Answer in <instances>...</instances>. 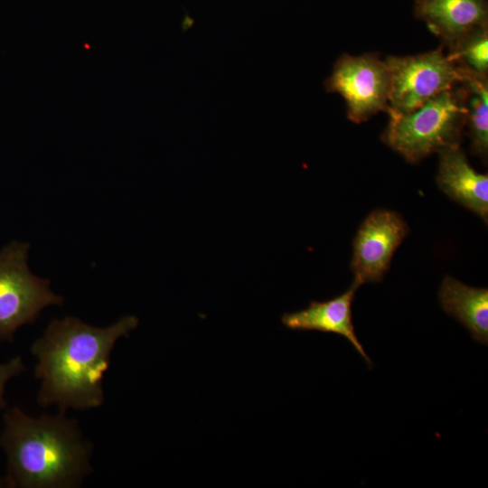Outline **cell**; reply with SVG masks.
Returning a JSON list of instances; mask_svg holds the SVG:
<instances>
[{
    "mask_svg": "<svg viewBox=\"0 0 488 488\" xmlns=\"http://www.w3.org/2000/svg\"><path fill=\"white\" fill-rule=\"evenodd\" d=\"M138 325L125 315L107 327L90 325L79 317L52 319L31 346L36 359V396L42 408L89 410L105 401L103 380L116 343Z\"/></svg>",
    "mask_w": 488,
    "mask_h": 488,
    "instance_id": "cell-1",
    "label": "cell"
},
{
    "mask_svg": "<svg viewBox=\"0 0 488 488\" xmlns=\"http://www.w3.org/2000/svg\"><path fill=\"white\" fill-rule=\"evenodd\" d=\"M0 445L9 487L77 488L93 472L92 444L62 412L32 417L13 407L5 413Z\"/></svg>",
    "mask_w": 488,
    "mask_h": 488,
    "instance_id": "cell-2",
    "label": "cell"
},
{
    "mask_svg": "<svg viewBox=\"0 0 488 488\" xmlns=\"http://www.w3.org/2000/svg\"><path fill=\"white\" fill-rule=\"evenodd\" d=\"M389 116L382 141L417 164L433 153L460 145L466 117L464 86L442 91L411 112Z\"/></svg>",
    "mask_w": 488,
    "mask_h": 488,
    "instance_id": "cell-3",
    "label": "cell"
},
{
    "mask_svg": "<svg viewBox=\"0 0 488 488\" xmlns=\"http://www.w3.org/2000/svg\"><path fill=\"white\" fill-rule=\"evenodd\" d=\"M29 248L13 240L0 250V343L13 341L15 332L33 324L45 307L63 303L50 288V280L30 271Z\"/></svg>",
    "mask_w": 488,
    "mask_h": 488,
    "instance_id": "cell-4",
    "label": "cell"
},
{
    "mask_svg": "<svg viewBox=\"0 0 488 488\" xmlns=\"http://www.w3.org/2000/svg\"><path fill=\"white\" fill-rule=\"evenodd\" d=\"M389 113L405 114L437 94L461 84L468 71L444 52L443 47L411 56H388Z\"/></svg>",
    "mask_w": 488,
    "mask_h": 488,
    "instance_id": "cell-5",
    "label": "cell"
},
{
    "mask_svg": "<svg viewBox=\"0 0 488 488\" xmlns=\"http://www.w3.org/2000/svg\"><path fill=\"white\" fill-rule=\"evenodd\" d=\"M389 86L388 67L376 53L342 55L324 81L328 92L343 98L348 118L354 123L366 121L380 111L389 112Z\"/></svg>",
    "mask_w": 488,
    "mask_h": 488,
    "instance_id": "cell-6",
    "label": "cell"
},
{
    "mask_svg": "<svg viewBox=\"0 0 488 488\" xmlns=\"http://www.w3.org/2000/svg\"><path fill=\"white\" fill-rule=\"evenodd\" d=\"M408 232V227L397 212L379 209L362 221L353 240L351 263L359 286L380 282L389 268L393 254Z\"/></svg>",
    "mask_w": 488,
    "mask_h": 488,
    "instance_id": "cell-7",
    "label": "cell"
},
{
    "mask_svg": "<svg viewBox=\"0 0 488 488\" xmlns=\"http://www.w3.org/2000/svg\"><path fill=\"white\" fill-rule=\"evenodd\" d=\"M437 154L439 189L487 223L488 175L472 167L460 145L442 149Z\"/></svg>",
    "mask_w": 488,
    "mask_h": 488,
    "instance_id": "cell-8",
    "label": "cell"
},
{
    "mask_svg": "<svg viewBox=\"0 0 488 488\" xmlns=\"http://www.w3.org/2000/svg\"><path fill=\"white\" fill-rule=\"evenodd\" d=\"M359 286H352L342 295L323 302L312 301L308 307L282 315V324L291 330L319 331L345 337L365 360L372 362L359 341L352 324V305Z\"/></svg>",
    "mask_w": 488,
    "mask_h": 488,
    "instance_id": "cell-9",
    "label": "cell"
},
{
    "mask_svg": "<svg viewBox=\"0 0 488 488\" xmlns=\"http://www.w3.org/2000/svg\"><path fill=\"white\" fill-rule=\"evenodd\" d=\"M414 10L448 48L470 31L488 24L485 0H416Z\"/></svg>",
    "mask_w": 488,
    "mask_h": 488,
    "instance_id": "cell-10",
    "label": "cell"
},
{
    "mask_svg": "<svg viewBox=\"0 0 488 488\" xmlns=\"http://www.w3.org/2000/svg\"><path fill=\"white\" fill-rule=\"evenodd\" d=\"M438 298L443 310L460 322L474 340L488 344V289L467 286L451 276L441 283Z\"/></svg>",
    "mask_w": 488,
    "mask_h": 488,
    "instance_id": "cell-11",
    "label": "cell"
},
{
    "mask_svg": "<svg viewBox=\"0 0 488 488\" xmlns=\"http://www.w3.org/2000/svg\"><path fill=\"white\" fill-rule=\"evenodd\" d=\"M465 92V127L471 148L483 161L488 155V80L487 76L468 72L462 82Z\"/></svg>",
    "mask_w": 488,
    "mask_h": 488,
    "instance_id": "cell-12",
    "label": "cell"
},
{
    "mask_svg": "<svg viewBox=\"0 0 488 488\" xmlns=\"http://www.w3.org/2000/svg\"><path fill=\"white\" fill-rule=\"evenodd\" d=\"M447 54L467 71L487 76L488 27L483 26L470 31L449 47Z\"/></svg>",
    "mask_w": 488,
    "mask_h": 488,
    "instance_id": "cell-13",
    "label": "cell"
},
{
    "mask_svg": "<svg viewBox=\"0 0 488 488\" xmlns=\"http://www.w3.org/2000/svg\"><path fill=\"white\" fill-rule=\"evenodd\" d=\"M25 371L26 367L20 356H14L8 361L0 363V410L6 405L4 395L7 382Z\"/></svg>",
    "mask_w": 488,
    "mask_h": 488,
    "instance_id": "cell-14",
    "label": "cell"
},
{
    "mask_svg": "<svg viewBox=\"0 0 488 488\" xmlns=\"http://www.w3.org/2000/svg\"><path fill=\"white\" fill-rule=\"evenodd\" d=\"M0 487H9L7 480L5 477H0Z\"/></svg>",
    "mask_w": 488,
    "mask_h": 488,
    "instance_id": "cell-15",
    "label": "cell"
}]
</instances>
